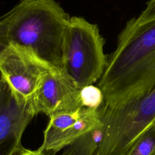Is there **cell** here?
<instances>
[{"label":"cell","instance_id":"1","mask_svg":"<svg viewBox=\"0 0 155 155\" xmlns=\"http://www.w3.org/2000/svg\"><path fill=\"white\" fill-rule=\"evenodd\" d=\"M97 86L104 104L115 107L136 99L155 86V19L138 27L125 25L116 49L107 55Z\"/></svg>","mask_w":155,"mask_h":155},{"label":"cell","instance_id":"2","mask_svg":"<svg viewBox=\"0 0 155 155\" xmlns=\"http://www.w3.org/2000/svg\"><path fill=\"white\" fill-rule=\"evenodd\" d=\"M70 18L55 0H20L0 18V51L17 44L61 69L63 36Z\"/></svg>","mask_w":155,"mask_h":155},{"label":"cell","instance_id":"3","mask_svg":"<svg viewBox=\"0 0 155 155\" xmlns=\"http://www.w3.org/2000/svg\"><path fill=\"white\" fill-rule=\"evenodd\" d=\"M97 111L103 126L94 155H125L137 139L155 125V86L145 95L116 108L102 103Z\"/></svg>","mask_w":155,"mask_h":155},{"label":"cell","instance_id":"4","mask_svg":"<svg viewBox=\"0 0 155 155\" xmlns=\"http://www.w3.org/2000/svg\"><path fill=\"white\" fill-rule=\"evenodd\" d=\"M104 44L96 24L82 17L70 16L63 36L61 68L80 88L93 85L102 76L107 62Z\"/></svg>","mask_w":155,"mask_h":155},{"label":"cell","instance_id":"5","mask_svg":"<svg viewBox=\"0 0 155 155\" xmlns=\"http://www.w3.org/2000/svg\"><path fill=\"white\" fill-rule=\"evenodd\" d=\"M58 68L32 50L11 43L0 51V73L14 92L31 99L48 74Z\"/></svg>","mask_w":155,"mask_h":155},{"label":"cell","instance_id":"6","mask_svg":"<svg viewBox=\"0 0 155 155\" xmlns=\"http://www.w3.org/2000/svg\"><path fill=\"white\" fill-rule=\"evenodd\" d=\"M37 115L31 99L16 94L0 76V155H14L24 130Z\"/></svg>","mask_w":155,"mask_h":155},{"label":"cell","instance_id":"7","mask_svg":"<svg viewBox=\"0 0 155 155\" xmlns=\"http://www.w3.org/2000/svg\"><path fill=\"white\" fill-rule=\"evenodd\" d=\"M81 89L62 68L57 69L48 74L31 99L35 111L50 118L74 113L83 107Z\"/></svg>","mask_w":155,"mask_h":155},{"label":"cell","instance_id":"8","mask_svg":"<svg viewBox=\"0 0 155 155\" xmlns=\"http://www.w3.org/2000/svg\"><path fill=\"white\" fill-rule=\"evenodd\" d=\"M97 108L82 107L74 113L50 118L44 131V140L38 149L54 155L91 129L102 125Z\"/></svg>","mask_w":155,"mask_h":155},{"label":"cell","instance_id":"9","mask_svg":"<svg viewBox=\"0 0 155 155\" xmlns=\"http://www.w3.org/2000/svg\"><path fill=\"white\" fill-rule=\"evenodd\" d=\"M102 126L94 127L81 135L64 148L61 155H94L101 139Z\"/></svg>","mask_w":155,"mask_h":155},{"label":"cell","instance_id":"10","mask_svg":"<svg viewBox=\"0 0 155 155\" xmlns=\"http://www.w3.org/2000/svg\"><path fill=\"white\" fill-rule=\"evenodd\" d=\"M125 155H155V125L145 130Z\"/></svg>","mask_w":155,"mask_h":155},{"label":"cell","instance_id":"11","mask_svg":"<svg viewBox=\"0 0 155 155\" xmlns=\"http://www.w3.org/2000/svg\"><path fill=\"white\" fill-rule=\"evenodd\" d=\"M81 102L83 107L97 108L104 101L103 94L97 86L90 85L81 90Z\"/></svg>","mask_w":155,"mask_h":155},{"label":"cell","instance_id":"12","mask_svg":"<svg viewBox=\"0 0 155 155\" xmlns=\"http://www.w3.org/2000/svg\"><path fill=\"white\" fill-rule=\"evenodd\" d=\"M155 19V0H150L144 10L137 18H133L127 23V26L134 27L143 25Z\"/></svg>","mask_w":155,"mask_h":155},{"label":"cell","instance_id":"13","mask_svg":"<svg viewBox=\"0 0 155 155\" xmlns=\"http://www.w3.org/2000/svg\"><path fill=\"white\" fill-rule=\"evenodd\" d=\"M14 155H50L43 151H40L39 150H31L27 149L22 146L19 149H18Z\"/></svg>","mask_w":155,"mask_h":155}]
</instances>
